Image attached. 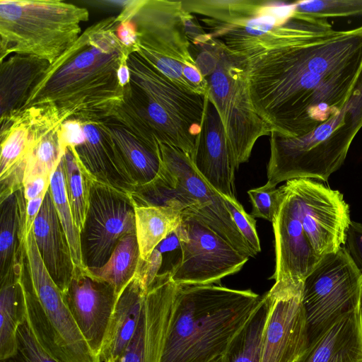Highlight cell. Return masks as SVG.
I'll list each match as a JSON object with an SVG mask.
<instances>
[{
	"label": "cell",
	"instance_id": "cell-42",
	"mask_svg": "<svg viewBox=\"0 0 362 362\" xmlns=\"http://www.w3.org/2000/svg\"><path fill=\"white\" fill-rule=\"evenodd\" d=\"M218 362H224L223 361V359L222 358L221 360H220Z\"/></svg>",
	"mask_w": 362,
	"mask_h": 362
},
{
	"label": "cell",
	"instance_id": "cell-28",
	"mask_svg": "<svg viewBox=\"0 0 362 362\" xmlns=\"http://www.w3.org/2000/svg\"><path fill=\"white\" fill-rule=\"evenodd\" d=\"M273 2L264 0L182 1L189 13L199 14L209 29L238 27L266 13Z\"/></svg>",
	"mask_w": 362,
	"mask_h": 362
},
{
	"label": "cell",
	"instance_id": "cell-40",
	"mask_svg": "<svg viewBox=\"0 0 362 362\" xmlns=\"http://www.w3.org/2000/svg\"><path fill=\"white\" fill-rule=\"evenodd\" d=\"M51 176L41 175L23 181V190L26 201L45 196L50 186Z\"/></svg>",
	"mask_w": 362,
	"mask_h": 362
},
{
	"label": "cell",
	"instance_id": "cell-27",
	"mask_svg": "<svg viewBox=\"0 0 362 362\" xmlns=\"http://www.w3.org/2000/svg\"><path fill=\"white\" fill-rule=\"evenodd\" d=\"M25 257L19 265L0 279V360L16 349L18 327L26 320L25 296L21 282Z\"/></svg>",
	"mask_w": 362,
	"mask_h": 362
},
{
	"label": "cell",
	"instance_id": "cell-41",
	"mask_svg": "<svg viewBox=\"0 0 362 362\" xmlns=\"http://www.w3.org/2000/svg\"><path fill=\"white\" fill-rule=\"evenodd\" d=\"M45 196L39 197L26 201L25 233V235L32 230L35 220L36 219L42 207Z\"/></svg>",
	"mask_w": 362,
	"mask_h": 362
},
{
	"label": "cell",
	"instance_id": "cell-37",
	"mask_svg": "<svg viewBox=\"0 0 362 362\" xmlns=\"http://www.w3.org/2000/svg\"><path fill=\"white\" fill-rule=\"evenodd\" d=\"M223 197L236 228L256 255L261 251L256 220L251 214L245 211L242 204L237 199H232L223 195Z\"/></svg>",
	"mask_w": 362,
	"mask_h": 362
},
{
	"label": "cell",
	"instance_id": "cell-12",
	"mask_svg": "<svg viewBox=\"0 0 362 362\" xmlns=\"http://www.w3.org/2000/svg\"><path fill=\"white\" fill-rule=\"evenodd\" d=\"M129 234H136L135 210L131 194L93 179L88 208L81 231L85 266H103L119 241Z\"/></svg>",
	"mask_w": 362,
	"mask_h": 362
},
{
	"label": "cell",
	"instance_id": "cell-8",
	"mask_svg": "<svg viewBox=\"0 0 362 362\" xmlns=\"http://www.w3.org/2000/svg\"><path fill=\"white\" fill-rule=\"evenodd\" d=\"M119 13L134 25L136 52L180 88L199 95L184 76L199 67L191 52L189 12L182 1L130 0Z\"/></svg>",
	"mask_w": 362,
	"mask_h": 362
},
{
	"label": "cell",
	"instance_id": "cell-16",
	"mask_svg": "<svg viewBox=\"0 0 362 362\" xmlns=\"http://www.w3.org/2000/svg\"><path fill=\"white\" fill-rule=\"evenodd\" d=\"M178 285L170 272L159 273L147 287L142 313L132 340L112 362H161Z\"/></svg>",
	"mask_w": 362,
	"mask_h": 362
},
{
	"label": "cell",
	"instance_id": "cell-30",
	"mask_svg": "<svg viewBox=\"0 0 362 362\" xmlns=\"http://www.w3.org/2000/svg\"><path fill=\"white\" fill-rule=\"evenodd\" d=\"M140 258L136 235L129 234L119 241L103 266L87 268L93 275L110 284L119 296L134 278Z\"/></svg>",
	"mask_w": 362,
	"mask_h": 362
},
{
	"label": "cell",
	"instance_id": "cell-24",
	"mask_svg": "<svg viewBox=\"0 0 362 362\" xmlns=\"http://www.w3.org/2000/svg\"><path fill=\"white\" fill-rule=\"evenodd\" d=\"M81 124L85 139L73 148L83 168L95 180L132 193L134 187L125 180L118 167L111 139L102 122Z\"/></svg>",
	"mask_w": 362,
	"mask_h": 362
},
{
	"label": "cell",
	"instance_id": "cell-34",
	"mask_svg": "<svg viewBox=\"0 0 362 362\" xmlns=\"http://www.w3.org/2000/svg\"><path fill=\"white\" fill-rule=\"evenodd\" d=\"M49 190L69 243L74 264L77 267L86 268L81 252V233L74 223L66 192L62 158L51 176Z\"/></svg>",
	"mask_w": 362,
	"mask_h": 362
},
{
	"label": "cell",
	"instance_id": "cell-4",
	"mask_svg": "<svg viewBox=\"0 0 362 362\" xmlns=\"http://www.w3.org/2000/svg\"><path fill=\"white\" fill-rule=\"evenodd\" d=\"M130 81L122 106L112 119L156 151L159 144L180 148L190 158L201 131L205 96L188 93L136 52L129 54Z\"/></svg>",
	"mask_w": 362,
	"mask_h": 362
},
{
	"label": "cell",
	"instance_id": "cell-20",
	"mask_svg": "<svg viewBox=\"0 0 362 362\" xmlns=\"http://www.w3.org/2000/svg\"><path fill=\"white\" fill-rule=\"evenodd\" d=\"M295 362H362L361 303L322 329Z\"/></svg>",
	"mask_w": 362,
	"mask_h": 362
},
{
	"label": "cell",
	"instance_id": "cell-11",
	"mask_svg": "<svg viewBox=\"0 0 362 362\" xmlns=\"http://www.w3.org/2000/svg\"><path fill=\"white\" fill-rule=\"evenodd\" d=\"M177 229L182 259L171 276L178 286L219 284L223 278L238 272L250 258L186 209Z\"/></svg>",
	"mask_w": 362,
	"mask_h": 362
},
{
	"label": "cell",
	"instance_id": "cell-18",
	"mask_svg": "<svg viewBox=\"0 0 362 362\" xmlns=\"http://www.w3.org/2000/svg\"><path fill=\"white\" fill-rule=\"evenodd\" d=\"M278 188V205L272 222L276 265L270 279L275 281H303L321 259L315 253L305 233L290 186L286 182Z\"/></svg>",
	"mask_w": 362,
	"mask_h": 362
},
{
	"label": "cell",
	"instance_id": "cell-3",
	"mask_svg": "<svg viewBox=\"0 0 362 362\" xmlns=\"http://www.w3.org/2000/svg\"><path fill=\"white\" fill-rule=\"evenodd\" d=\"M262 300L250 289L178 286L161 362H218Z\"/></svg>",
	"mask_w": 362,
	"mask_h": 362
},
{
	"label": "cell",
	"instance_id": "cell-31",
	"mask_svg": "<svg viewBox=\"0 0 362 362\" xmlns=\"http://www.w3.org/2000/svg\"><path fill=\"white\" fill-rule=\"evenodd\" d=\"M65 187L76 226L80 233L87 214L93 177L78 159L72 146H66L62 155Z\"/></svg>",
	"mask_w": 362,
	"mask_h": 362
},
{
	"label": "cell",
	"instance_id": "cell-14",
	"mask_svg": "<svg viewBox=\"0 0 362 362\" xmlns=\"http://www.w3.org/2000/svg\"><path fill=\"white\" fill-rule=\"evenodd\" d=\"M290 186L299 218L316 255L322 257L344 245L351 222L349 207L338 190L313 179H293Z\"/></svg>",
	"mask_w": 362,
	"mask_h": 362
},
{
	"label": "cell",
	"instance_id": "cell-33",
	"mask_svg": "<svg viewBox=\"0 0 362 362\" xmlns=\"http://www.w3.org/2000/svg\"><path fill=\"white\" fill-rule=\"evenodd\" d=\"M131 196L134 205L172 207L181 211L191 204L177 186L176 178L163 165L152 182L134 187Z\"/></svg>",
	"mask_w": 362,
	"mask_h": 362
},
{
	"label": "cell",
	"instance_id": "cell-7",
	"mask_svg": "<svg viewBox=\"0 0 362 362\" xmlns=\"http://www.w3.org/2000/svg\"><path fill=\"white\" fill-rule=\"evenodd\" d=\"M22 272L26 321L37 341L62 362H101L82 336L49 275L37 249L33 230L24 239Z\"/></svg>",
	"mask_w": 362,
	"mask_h": 362
},
{
	"label": "cell",
	"instance_id": "cell-36",
	"mask_svg": "<svg viewBox=\"0 0 362 362\" xmlns=\"http://www.w3.org/2000/svg\"><path fill=\"white\" fill-rule=\"evenodd\" d=\"M1 362H62L50 355L33 335L27 321L21 324L16 333L14 354Z\"/></svg>",
	"mask_w": 362,
	"mask_h": 362
},
{
	"label": "cell",
	"instance_id": "cell-2",
	"mask_svg": "<svg viewBox=\"0 0 362 362\" xmlns=\"http://www.w3.org/2000/svg\"><path fill=\"white\" fill-rule=\"evenodd\" d=\"M118 24L116 15L88 26L49 66L23 108L48 107L63 122L112 118L124 98L118 70L131 54L117 35Z\"/></svg>",
	"mask_w": 362,
	"mask_h": 362
},
{
	"label": "cell",
	"instance_id": "cell-26",
	"mask_svg": "<svg viewBox=\"0 0 362 362\" xmlns=\"http://www.w3.org/2000/svg\"><path fill=\"white\" fill-rule=\"evenodd\" d=\"M0 279L21 263L24 254L26 200L23 188L0 201Z\"/></svg>",
	"mask_w": 362,
	"mask_h": 362
},
{
	"label": "cell",
	"instance_id": "cell-35",
	"mask_svg": "<svg viewBox=\"0 0 362 362\" xmlns=\"http://www.w3.org/2000/svg\"><path fill=\"white\" fill-rule=\"evenodd\" d=\"M362 15V0L298 1L290 17L326 19Z\"/></svg>",
	"mask_w": 362,
	"mask_h": 362
},
{
	"label": "cell",
	"instance_id": "cell-32",
	"mask_svg": "<svg viewBox=\"0 0 362 362\" xmlns=\"http://www.w3.org/2000/svg\"><path fill=\"white\" fill-rule=\"evenodd\" d=\"M267 305L262 300L255 313L230 342L223 358L224 362H260Z\"/></svg>",
	"mask_w": 362,
	"mask_h": 362
},
{
	"label": "cell",
	"instance_id": "cell-13",
	"mask_svg": "<svg viewBox=\"0 0 362 362\" xmlns=\"http://www.w3.org/2000/svg\"><path fill=\"white\" fill-rule=\"evenodd\" d=\"M303 281H275L263 296L267 305L260 362H295L309 344Z\"/></svg>",
	"mask_w": 362,
	"mask_h": 362
},
{
	"label": "cell",
	"instance_id": "cell-43",
	"mask_svg": "<svg viewBox=\"0 0 362 362\" xmlns=\"http://www.w3.org/2000/svg\"><path fill=\"white\" fill-rule=\"evenodd\" d=\"M107 362H112V361H111L110 360H109V361H107Z\"/></svg>",
	"mask_w": 362,
	"mask_h": 362
},
{
	"label": "cell",
	"instance_id": "cell-29",
	"mask_svg": "<svg viewBox=\"0 0 362 362\" xmlns=\"http://www.w3.org/2000/svg\"><path fill=\"white\" fill-rule=\"evenodd\" d=\"M140 257L147 261L156 247L180 226L183 211L165 206L134 205Z\"/></svg>",
	"mask_w": 362,
	"mask_h": 362
},
{
	"label": "cell",
	"instance_id": "cell-1",
	"mask_svg": "<svg viewBox=\"0 0 362 362\" xmlns=\"http://www.w3.org/2000/svg\"><path fill=\"white\" fill-rule=\"evenodd\" d=\"M221 41L242 62L258 115L283 137L339 113L362 71V25L339 30L326 19L290 17L262 35Z\"/></svg>",
	"mask_w": 362,
	"mask_h": 362
},
{
	"label": "cell",
	"instance_id": "cell-19",
	"mask_svg": "<svg viewBox=\"0 0 362 362\" xmlns=\"http://www.w3.org/2000/svg\"><path fill=\"white\" fill-rule=\"evenodd\" d=\"M191 159L213 188L226 197L237 199L235 180L239 165L218 111L207 94L201 131Z\"/></svg>",
	"mask_w": 362,
	"mask_h": 362
},
{
	"label": "cell",
	"instance_id": "cell-9",
	"mask_svg": "<svg viewBox=\"0 0 362 362\" xmlns=\"http://www.w3.org/2000/svg\"><path fill=\"white\" fill-rule=\"evenodd\" d=\"M199 68L207 81L208 98L218 111L240 165L249 160L256 141L270 135L272 130L252 103L242 62L223 42L216 40L214 54Z\"/></svg>",
	"mask_w": 362,
	"mask_h": 362
},
{
	"label": "cell",
	"instance_id": "cell-10",
	"mask_svg": "<svg viewBox=\"0 0 362 362\" xmlns=\"http://www.w3.org/2000/svg\"><path fill=\"white\" fill-rule=\"evenodd\" d=\"M362 274L344 246L322 257L303 281L309 342L341 314L361 303Z\"/></svg>",
	"mask_w": 362,
	"mask_h": 362
},
{
	"label": "cell",
	"instance_id": "cell-38",
	"mask_svg": "<svg viewBox=\"0 0 362 362\" xmlns=\"http://www.w3.org/2000/svg\"><path fill=\"white\" fill-rule=\"evenodd\" d=\"M247 194L252 205L251 215L272 222L278 205L279 188L265 184L250 189Z\"/></svg>",
	"mask_w": 362,
	"mask_h": 362
},
{
	"label": "cell",
	"instance_id": "cell-15",
	"mask_svg": "<svg viewBox=\"0 0 362 362\" xmlns=\"http://www.w3.org/2000/svg\"><path fill=\"white\" fill-rule=\"evenodd\" d=\"M162 163L176 178L177 186L191 204L187 211L248 257L255 255L236 228L223 195L213 188L195 168L186 153L175 146L159 144Z\"/></svg>",
	"mask_w": 362,
	"mask_h": 362
},
{
	"label": "cell",
	"instance_id": "cell-5",
	"mask_svg": "<svg viewBox=\"0 0 362 362\" xmlns=\"http://www.w3.org/2000/svg\"><path fill=\"white\" fill-rule=\"evenodd\" d=\"M362 128V71L342 110L299 137L270 134V157L266 184L293 179L327 181L343 165L350 146Z\"/></svg>",
	"mask_w": 362,
	"mask_h": 362
},
{
	"label": "cell",
	"instance_id": "cell-21",
	"mask_svg": "<svg viewBox=\"0 0 362 362\" xmlns=\"http://www.w3.org/2000/svg\"><path fill=\"white\" fill-rule=\"evenodd\" d=\"M32 230L45 266L60 291H64L70 282L74 264L49 188Z\"/></svg>",
	"mask_w": 362,
	"mask_h": 362
},
{
	"label": "cell",
	"instance_id": "cell-22",
	"mask_svg": "<svg viewBox=\"0 0 362 362\" xmlns=\"http://www.w3.org/2000/svg\"><path fill=\"white\" fill-rule=\"evenodd\" d=\"M102 124L111 139L118 167L132 187L146 185L158 176L162 168L160 150H153L114 119L103 121Z\"/></svg>",
	"mask_w": 362,
	"mask_h": 362
},
{
	"label": "cell",
	"instance_id": "cell-6",
	"mask_svg": "<svg viewBox=\"0 0 362 362\" xmlns=\"http://www.w3.org/2000/svg\"><path fill=\"white\" fill-rule=\"evenodd\" d=\"M88 10L60 0L0 1V62L12 54L52 64L82 33Z\"/></svg>",
	"mask_w": 362,
	"mask_h": 362
},
{
	"label": "cell",
	"instance_id": "cell-39",
	"mask_svg": "<svg viewBox=\"0 0 362 362\" xmlns=\"http://www.w3.org/2000/svg\"><path fill=\"white\" fill-rule=\"evenodd\" d=\"M62 139L64 148L66 146L76 147L81 144L85 139L81 122L75 119H68L63 122Z\"/></svg>",
	"mask_w": 362,
	"mask_h": 362
},
{
	"label": "cell",
	"instance_id": "cell-25",
	"mask_svg": "<svg viewBox=\"0 0 362 362\" xmlns=\"http://www.w3.org/2000/svg\"><path fill=\"white\" fill-rule=\"evenodd\" d=\"M1 117L23 108L50 64L39 58L12 54L0 62Z\"/></svg>",
	"mask_w": 362,
	"mask_h": 362
},
{
	"label": "cell",
	"instance_id": "cell-23",
	"mask_svg": "<svg viewBox=\"0 0 362 362\" xmlns=\"http://www.w3.org/2000/svg\"><path fill=\"white\" fill-rule=\"evenodd\" d=\"M146 289L135 274L119 293L100 354L101 362L116 359L132 340L139 323Z\"/></svg>",
	"mask_w": 362,
	"mask_h": 362
},
{
	"label": "cell",
	"instance_id": "cell-17",
	"mask_svg": "<svg viewBox=\"0 0 362 362\" xmlns=\"http://www.w3.org/2000/svg\"><path fill=\"white\" fill-rule=\"evenodd\" d=\"M62 293L82 336L100 357L119 296L110 284L93 275L87 267L75 266L70 282Z\"/></svg>",
	"mask_w": 362,
	"mask_h": 362
}]
</instances>
